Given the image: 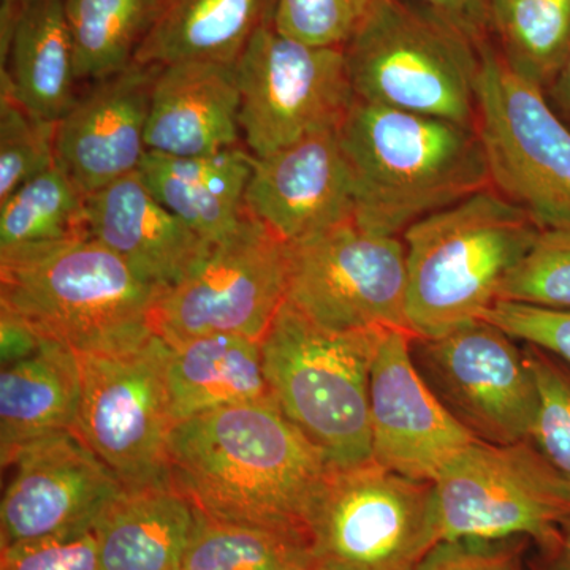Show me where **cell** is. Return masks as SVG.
Wrapping results in <instances>:
<instances>
[{"label":"cell","mask_w":570,"mask_h":570,"mask_svg":"<svg viewBox=\"0 0 570 570\" xmlns=\"http://www.w3.org/2000/svg\"><path fill=\"white\" fill-rule=\"evenodd\" d=\"M434 491L441 542L527 538L542 547L570 515V483L531 441H475L439 474Z\"/></svg>","instance_id":"10"},{"label":"cell","mask_w":570,"mask_h":570,"mask_svg":"<svg viewBox=\"0 0 570 570\" xmlns=\"http://www.w3.org/2000/svg\"><path fill=\"white\" fill-rule=\"evenodd\" d=\"M45 337L33 332L31 326L14 317L13 314L0 309V348H2V365L18 362L31 355L43 343Z\"/></svg>","instance_id":"39"},{"label":"cell","mask_w":570,"mask_h":570,"mask_svg":"<svg viewBox=\"0 0 570 570\" xmlns=\"http://www.w3.org/2000/svg\"><path fill=\"white\" fill-rule=\"evenodd\" d=\"M498 302L570 311V227L540 230L502 281Z\"/></svg>","instance_id":"32"},{"label":"cell","mask_w":570,"mask_h":570,"mask_svg":"<svg viewBox=\"0 0 570 570\" xmlns=\"http://www.w3.org/2000/svg\"><path fill=\"white\" fill-rule=\"evenodd\" d=\"M236 73L239 126L258 159L309 135L340 129L356 100L343 48L291 39L273 22L254 33Z\"/></svg>","instance_id":"13"},{"label":"cell","mask_w":570,"mask_h":570,"mask_svg":"<svg viewBox=\"0 0 570 570\" xmlns=\"http://www.w3.org/2000/svg\"><path fill=\"white\" fill-rule=\"evenodd\" d=\"M539 390V412L530 441L570 483V365L524 344Z\"/></svg>","instance_id":"33"},{"label":"cell","mask_w":570,"mask_h":570,"mask_svg":"<svg viewBox=\"0 0 570 570\" xmlns=\"http://www.w3.org/2000/svg\"><path fill=\"white\" fill-rule=\"evenodd\" d=\"M288 285V243L247 213L179 283L160 292L153 330L170 346L195 337L262 341Z\"/></svg>","instance_id":"9"},{"label":"cell","mask_w":570,"mask_h":570,"mask_svg":"<svg viewBox=\"0 0 570 570\" xmlns=\"http://www.w3.org/2000/svg\"><path fill=\"white\" fill-rule=\"evenodd\" d=\"M6 468L0 549L94 531L126 491L75 430L29 442Z\"/></svg>","instance_id":"15"},{"label":"cell","mask_w":570,"mask_h":570,"mask_svg":"<svg viewBox=\"0 0 570 570\" xmlns=\"http://www.w3.org/2000/svg\"><path fill=\"white\" fill-rule=\"evenodd\" d=\"M355 176V223L401 236L423 217L490 189L478 127L355 100L340 127Z\"/></svg>","instance_id":"2"},{"label":"cell","mask_w":570,"mask_h":570,"mask_svg":"<svg viewBox=\"0 0 570 570\" xmlns=\"http://www.w3.org/2000/svg\"><path fill=\"white\" fill-rule=\"evenodd\" d=\"M478 130L491 187L540 228L570 227V127L543 89L480 45Z\"/></svg>","instance_id":"8"},{"label":"cell","mask_w":570,"mask_h":570,"mask_svg":"<svg viewBox=\"0 0 570 570\" xmlns=\"http://www.w3.org/2000/svg\"><path fill=\"white\" fill-rule=\"evenodd\" d=\"M88 235L86 195L58 163L0 202V258Z\"/></svg>","instance_id":"27"},{"label":"cell","mask_w":570,"mask_h":570,"mask_svg":"<svg viewBox=\"0 0 570 570\" xmlns=\"http://www.w3.org/2000/svg\"><path fill=\"white\" fill-rule=\"evenodd\" d=\"M9 69L0 75L22 107L59 122L73 107L75 47L66 0H31L18 18L11 39Z\"/></svg>","instance_id":"26"},{"label":"cell","mask_w":570,"mask_h":570,"mask_svg":"<svg viewBox=\"0 0 570 570\" xmlns=\"http://www.w3.org/2000/svg\"><path fill=\"white\" fill-rule=\"evenodd\" d=\"M538 570H570V515L561 521L553 538L539 547Z\"/></svg>","instance_id":"40"},{"label":"cell","mask_w":570,"mask_h":570,"mask_svg":"<svg viewBox=\"0 0 570 570\" xmlns=\"http://www.w3.org/2000/svg\"><path fill=\"white\" fill-rule=\"evenodd\" d=\"M379 0H276L277 32L313 47L344 48Z\"/></svg>","instance_id":"34"},{"label":"cell","mask_w":570,"mask_h":570,"mask_svg":"<svg viewBox=\"0 0 570 570\" xmlns=\"http://www.w3.org/2000/svg\"><path fill=\"white\" fill-rule=\"evenodd\" d=\"M160 292L89 235L0 258V309L78 355L145 343Z\"/></svg>","instance_id":"3"},{"label":"cell","mask_w":570,"mask_h":570,"mask_svg":"<svg viewBox=\"0 0 570 570\" xmlns=\"http://www.w3.org/2000/svg\"><path fill=\"white\" fill-rule=\"evenodd\" d=\"M246 209L287 243L355 217V176L340 129L254 157Z\"/></svg>","instance_id":"17"},{"label":"cell","mask_w":570,"mask_h":570,"mask_svg":"<svg viewBox=\"0 0 570 570\" xmlns=\"http://www.w3.org/2000/svg\"><path fill=\"white\" fill-rule=\"evenodd\" d=\"M164 0H66L80 80L100 81L132 66Z\"/></svg>","instance_id":"28"},{"label":"cell","mask_w":570,"mask_h":570,"mask_svg":"<svg viewBox=\"0 0 570 570\" xmlns=\"http://www.w3.org/2000/svg\"><path fill=\"white\" fill-rule=\"evenodd\" d=\"M253 170V154L238 146L209 156L146 151L138 167L154 197L209 245L245 216Z\"/></svg>","instance_id":"21"},{"label":"cell","mask_w":570,"mask_h":570,"mask_svg":"<svg viewBox=\"0 0 570 570\" xmlns=\"http://www.w3.org/2000/svg\"><path fill=\"white\" fill-rule=\"evenodd\" d=\"M540 230L493 187L412 224L403 234L412 335L433 340L480 321Z\"/></svg>","instance_id":"4"},{"label":"cell","mask_w":570,"mask_h":570,"mask_svg":"<svg viewBox=\"0 0 570 570\" xmlns=\"http://www.w3.org/2000/svg\"><path fill=\"white\" fill-rule=\"evenodd\" d=\"M170 344L157 336L112 354L80 356L77 433L111 469L124 490L171 483L167 392Z\"/></svg>","instance_id":"11"},{"label":"cell","mask_w":570,"mask_h":570,"mask_svg":"<svg viewBox=\"0 0 570 570\" xmlns=\"http://www.w3.org/2000/svg\"><path fill=\"white\" fill-rule=\"evenodd\" d=\"M520 539L441 542L415 570H523Z\"/></svg>","instance_id":"37"},{"label":"cell","mask_w":570,"mask_h":570,"mask_svg":"<svg viewBox=\"0 0 570 570\" xmlns=\"http://www.w3.org/2000/svg\"><path fill=\"white\" fill-rule=\"evenodd\" d=\"M0 570H99L94 531L0 549Z\"/></svg>","instance_id":"36"},{"label":"cell","mask_w":570,"mask_h":570,"mask_svg":"<svg viewBox=\"0 0 570 570\" xmlns=\"http://www.w3.org/2000/svg\"><path fill=\"white\" fill-rule=\"evenodd\" d=\"M316 570H328V569H324V568H317Z\"/></svg>","instance_id":"43"},{"label":"cell","mask_w":570,"mask_h":570,"mask_svg":"<svg viewBox=\"0 0 570 570\" xmlns=\"http://www.w3.org/2000/svg\"><path fill=\"white\" fill-rule=\"evenodd\" d=\"M551 88H554V99L570 121V56Z\"/></svg>","instance_id":"42"},{"label":"cell","mask_w":570,"mask_h":570,"mask_svg":"<svg viewBox=\"0 0 570 570\" xmlns=\"http://www.w3.org/2000/svg\"><path fill=\"white\" fill-rule=\"evenodd\" d=\"M414 335L389 330L371 371L373 460L404 478L434 482L478 439L428 385L412 356Z\"/></svg>","instance_id":"16"},{"label":"cell","mask_w":570,"mask_h":570,"mask_svg":"<svg viewBox=\"0 0 570 570\" xmlns=\"http://www.w3.org/2000/svg\"><path fill=\"white\" fill-rule=\"evenodd\" d=\"M406 245L355 219L288 243L287 299L333 332L401 330L406 314Z\"/></svg>","instance_id":"12"},{"label":"cell","mask_w":570,"mask_h":570,"mask_svg":"<svg viewBox=\"0 0 570 570\" xmlns=\"http://www.w3.org/2000/svg\"><path fill=\"white\" fill-rule=\"evenodd\" d=\"M86 225L159 291L179 283L212 246L154 197L138 170L86 197Z\"/></svg>","instance_id":"19"},{"label":"cell","mask_w":570,"mask_h":570,"mask_svg":"<svg viewBox=\"0 0 570 570\" xmlns=\"http://www.w3.org/2000/svg\"><path fill=\"white\" fill-rule=\"evenodd\" d=\"M56 132L58 122L22 107L0 75V202L58 163Z\"/></svg>","instance_id":"31"},{"label":"cell","mask_w":570,"mask_h":570,"mask_svg":"<svg viewBox=\"0 0 570 570\" xmlns=\"http://www.w3.org/2000/svg\"><path fill=\"white\" fill-rule=\"evenodd\" d=\"M159 70L134 62L97 81L58 122L56 159L86 197L140 167Z\"/></svg>","instance_id":"18"},{"label":"cell","mask_w":570,"mask_h":570,"mask_svg":"<svg viewBox=\"0 0 570 570\" xmlns=\"http://www.w3.org/2000/svg\"><path fill=\"white\" fill-rule=\"evenodd\" d=\"M343 50L356 99L478 127L480 45L431 11L379 0Z\"/></svg>","instance_id":"6"},{"label":"cell","mask_w":570,"mask_h":570,"mask_svg":"<svg viewBox=\"0 0 570 570\" xmlns=\"http://www.w3.org/2000/svg\"><path fill=\"white\" fill-rule=\"evenodd\" d=\"M412 356L439 400L478 441H530L539 390L515 337L475 321L433 340L414 337Z\"/></svg>","instance_id":"14"},{"label":"cell","mask_w":570,"mask_h":570,"mask_svg":"<svg viewBox=\"0 0 570 570\" xmlns=\"http://www.w3.org/2000/svg\"><path fill=\"white\" fill-rule=\"evenodd\" d=\"M80 401V356L66 344L45 337L43 343L31 355L2 365V468L29 442L59 431H77Z\"/></svg>","instance_id":"22"},{"label":"cell","mask_w":570,"mask_h":570,"mask_svg":"<svg viewBox=\"0 0 570 570\" xmlns=\"http://www.w3.org/2000/svg\"><path fill=\"white\" fill-rule=\"evenodd\" d=\"M311 542L291 532L232 523L195 508L181 570H316Z\"/></svg>","instance_id":"30"},{"label":"cell","mask_w":570,"mask_h":570,"mask_svg":"<svg viewBox=\"0 0 570 570\" xmlns=\"http://www.w3.org/2000/svg\"><path fill=\"white\" fill-rule=\"evenodd\" d=\"M29 2L31 0H0V50H2L0 52H2V62H6V56L9 55L18 18H20L21 11Z\"/></svg>","instance_id":"41"},{"label":"cell","mask_w":570,"mask_h":570,"mask_svg":"<svg viewBox=\"0 0 570 570\" xmlns=\"http://www.w3.org/2000/svg\"><path fill=\"white\" fill-rule=\"evenodd\" d=\"M480 321L490 322L520 343L550 352L570 365V311L497 302Z\"/></svg>","instance_id":"35"},{"label":"cell","mask_w":570,"mask_h":570,"mask_svg":"<svg viewBox=\"0 0 570 570\" xmlns=\"http://www.w3.org/2000/svg\"><path fill=\"white\" fill-rule=\"evenodd\" d=\"M318 568L415 570L439 546L434 482L370 460L332 466L309 521Z\"/></svg>","instance_id":"7"},{"label":"cell","mask_w":570,"mask_h":570,"mask_svg":"<svg viewBox=\"0 0 570 570\" xmlns=\"http://www.w3.org/2000/svg\"><path fill=\"white\" fill-rule=\"evenodd\" d=\"M276 0H164L135 62L235 63L254 33L273 22Z\"/></svg>","instance_id":"25"},{"label":"cell","mask_w":570,"mask_h":570,"mask_svg":"<svg viewBox=\"0 0 570 570\" xmlns=\"http://www.w3.org/2000/svg\"><path fill=\"white\" fill-rule=\"evenodd\" d=\"M167 392L175 425L216 409L276 401L261 341L242 335L202 336L170 346Z\"/></svg>","instance_id":"23"},{"label":"cell","mask_w":570,"mask_h":570,"mask_svg":"<svg viewBox=\"0 0 570 570\" xmlns=\"http://www.w3.org/2000/svg\"><path fill=\"white\" fill-rule=\"evenodd\" d=\"M459 29L478 45L485 40L490 29L491 0H411Z\"/></svg>","instance_id":"38"},{"label":"cell","mask_w":570,"mask_h":570,"mask_svg":"<svg viewBox=\"0 0 570 570\" xmlns=\"http://www.w3.org/2000/svg\"><path fill=\"white\" fill-rule=\"evenodd\" d=\"M387 332H333L285 299L262 337L265 376L277 406L332 466L373 460L371 371Z\"/></svg>","instance_id":"5"},{"label":"cell","mask_w":570,"mask_h":570,"mask_svg":"<svg viewBox=\"0 0 570 570\" xmlns=\"http://www.w3.org/2000/svg\"><path fill=\"white\" fill-rule=\"evenodd\" d=\"M168 461L176 489L205 515L307 540L332 469L276 401L236 404L176 423Z\"/></svg>","instance_id":"1"},{"label":"cell","mask_w":570,"mask_h":570,"mask_svg":"<svg viewBox=\"0 0 570 570\" xmlns=\"http://www.w3.org/2000/svg\"><path fill=\"white\" fill-rule=\"evenodd\" d=\"M236 62L179 61L154 81L146 149L168 156H209L236 148L242 126Z\"/></svg>","instance_id":"20"},{"label":"cell","mask_w":570,"mask_h":570,"mask_svg":"<svg viewBox=\"0 0 570 570\" xmlns=\"http://www.w3.org/2000/svg\"><path fill=\"white\" fill-rule=\"evenodd\" d=\"M195 508L175 483L124 491L94 527L99 570H181Z\"/></svg>","instance_id":"24"},{"label":"cell","mask_w":570,"mask_h":570,"mask_svg":"<svg viewBox=\"0 0 570 570\" xmlns=\"http://www.w3.org/2000/svg\"><path fill=\"white\" fill-rule=\"evenodd\" d=\"M490 28L510 69L553 86L570 56V0H491Z\"/></svg>","instance_id":"29"}]
</instances>
